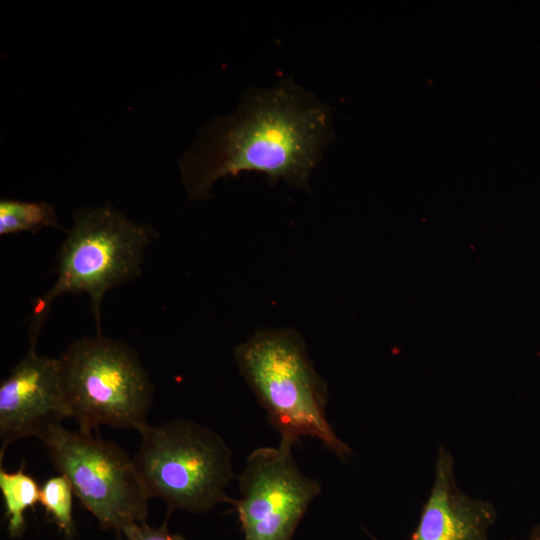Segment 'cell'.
Listing matches in <instances>:
<instances>
[{"mask_svg": "<svg viewBox=\"0 0 540 540\" xmlns=\"http://www.w3.org/2000/svg\"><path fill=\"white\" fill-rule=\"evenodd\" d=\"M330 110L313 94L284 79L247 92L237 110L204 125L180 160L189 199L210 196L221 177L265 173L308 190L312 170L331 137Z\"/></svg>", "mask_w": 540, "mask_h": 540, "instance_id": "6da1fadb", "label": "cell"}, {"mask_svg": "<svg viewBox=\"0 0 540 540\" xmlns=\"http://www.w3.org/2000/svg\"><path fill=\"white\" fill-rule=\"evenodd\" d=\"M39 440L102 529L119 532L146 520L150 498L133 457L123 448L91 433L72 432L61 424L49 427Z\"/></svg>", "mask_w": 540, "mask_h": 540, "instance_id": "8992f818", "label": "cell"}, {"mask_svg": "<svg viewBox=\"0 0 540 540\" xmlns=\"http://www.w3.org/2000/svg\"><path fill=\"white\" fill-rule=\"evenodd\" d=\"M293 446L260 447L238 475L241 498L233 502L245 540H292L320 482L297 466Z\"/></svg>", "mask_w": 540, "mask_h": 540, "instance_id": "52a82bcc", "label": "cell"}, {"mask_svg": "<svg viewBox=\"0 0 540 540\" xmlns=\"http://www.w3.org/2000/svg\"><path fill=\"white\" fill-rule=\"evenodd\" d=\"M44 227L62 229L52 204L45 201L25 202L10 199L0 201V235L22 231L35 233Z\"/></svg>", "mask_w": 540, "mask_h": 540, "instance_id": "8fae6325", "label": "cell"}, {"mask_svg": "<svg viewBox=\"0 0 540 540\" xmlns=\"http://www.w3.org/2000/svg\"><path fill=\"white\" fill-rule=\"evenodd\" d=\"M133 461L149 498H160L169 512L206 513L233 504L226 488L234 477L232 451L214 430L187 419L139 431Z\"/></svg>", "mask_w": 540, "mask_h": 540, "instance_id": "277c9868", "label": "cell"}, {"mask_svg": "<svg viewBox=\"0 0 540 540\" xmlns=\"http://www.w3.org/2000/svg\"><path fill=\"white\" fill-rule=\"evenodd\" d=\"M234 357L280 442L294 447L301 437L309 436L342 460L351 454L327 420V383L296 330H259L235 347Z\"/></svg>", "mask_w": 540, "mask_h": 540, "instance_id": "7a4b0ae2", "label": "cell"}, {"mask_svg": "<svg viewBox=\"0 0 540 540\" xmlns=\"http://www.w3.org/2000/svg\"><path fill=\"white\" fill-rule=\"evenodd\" d=\"M67 417L59 358L39 355L30 347L0 383V464L11 443L39 439Z\"/></svg>", "mask_w": 540, "mask_h": 540, "instance_id": "ba28073f", "label": "cell"}, {"mask_svg": "<svg viewBox=\"0 0 540 540\" xmlns=\"http://www.w3.org/2000/svg\"><path fill=\"white\" fill-rule=\"evenodd\" d=\"M155 237L148 225L136 223L111 204L84 207L73 214L58 256L57 279L50 290L33 306L30 319V347L35 348L39 334L54 300L66 293H87L101 334V303L111 288L139 276L145 251Z\"/></svg>", "mask_w": 540, "mask_h": 540, "instance_id": "3957f363", "label": "cell"}, {"mask_svg": "<svg viewBox=\"0 0 540 540\" xmlns=\"http://www.w3.org/2000/svg\"><path fill=\"white\" fill-rule=\"evenodd\" d=\"M59 364L68 417L80 431L111 426L139 432L148 424L152 383L127 345L101 334L85 337L68 346Z\"/></svg>", "mask_w": 540, "mask_h": 540, "instance_id": "5b68a950", "label": "cell"}, {"mask_svg": "<svg viewBox=\"0 0 540 540\" xmlns=\"http://www.w3.org/2000/svg\"><path fill=\"white\" fill-rule=\"evenodd\" d=\"M526 540H540V522L531 529Z\"/></svg>", "mask_w": 540, "mask_h": 540, "instance_id": "5bb4252c", "label": "cell"}, {"mask_svg": "<svg viewBox=\"0 0 540 540\" xmlns=\"http://www.w3.org/2000/svg\"><path fill=\"white\" fill-rule=\"evenodd\" d=\"M495 520L493 504L473 498L458 488L454 458L441 445L430 494L408 540H489L488 531Z\"/></svg>", "mask_w": 540, "mask_h": 540, "instance_id": "9c48e42d", "label": "cell"}, {"mask_svg": "<svg viewBox=\"0 0 540 540\" xmlns=\"http://www.w3.org/2000/svg\"><path fill=\"white\" fill-rule=\"evenodd\" d=\"M117 540H185L180 534L170 533L163 524L153 527L144 522L130 524L117 532Z\"/></svg>", "mask_w": 540, "mask_h": 540, "instance_id": "4fadbf2b", "label": "cell"}, {"mask_svg": "<svg viewBox=\"0 0 540 540\" xmlns=\"http://www.w3.org/2000/svg\"><path fill=\"white\" fill-rule=\"evenodd\" d=\"M0 490L4 500L5 517L11 538H20L26 529L25 512L33 508L40 498L36 480L23 467L8 472L0 465Z\"/></svg>", "mask_w": 540, "mask_h": 540, "instance_id": "30bf717a", "label": "cell"}, {"mask_svg": "<svg viewBox=\"0 0 540 540\" xmlns=\"http://www.w3.org/2000/svg\"><path fill=\"white\" fill-rule=\"evenodd\" d=\"M73 494L70 482L61 474L49 478L40 488L39 503L67 539L75 535Z\"/></svg>", "mask_w": 540, "mask_h": 540, "instance_id": "7c38bea8", "label": "cell"}]
</instances>
